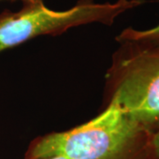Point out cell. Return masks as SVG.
<instances>
[{
  "label": "cell",
  "instance_id": "cell-1",
  "mask_svg": "<svg viewBox=\"0 0 159 159\" xmlns=\"http://www.w3.org/2000/svg\"><path fill=\"white\" fill-rule=\"evenodd\" d=\"M151 134L117 102L109 101L102 112L89 121L35 140L27 158L126 159L146 145Z\"/></svg>",
  "mask_w": 159,
  "mask_h": 159
},
{
  "label": "cell",
  "instance_id": "cell-2",
  "mask_svg": "<svg viewBox=\"0 0 159 159\" xmlns=\"http://www.w3.org/2000/svg\"><path fill=\"white\" fill-rule=\"evenodd\" d=\"M106 74L109 101L154 134L159 128V44L121 42Z\"/></svg>",
  "mask_w": 159,
  "mask_h": 159
},
{
  "label": "cell",
  "instance_id": "cell-3",
  "mask_svg": "<svg viewBox=\"0 0 159 159\" xmlns=\"http://www.w3.org/2000/svg\"><path fill=\"white\" fill-rule=\"evenodd\" d=\"M17 11L0 13V53L40 35H59L79 26L101 23L111 26L125 11L146 3V0H118L115 3H95L79 0L66 11H55L43 0H25Z\"/></svg>",
  "mask_w": 159,
  "mask_h": 159
},
{
  "label": "cell",
  "instance_id": "cell-4",
  "mask_svg": "<svg viewBox=\"0 0 159 159\" xmlns=\"http://www.w3.org/2000/svg\"><path fill=\"white\" fill-rule=\"evenodd\" d=\"M117 42H145L159 44V24L156 27L144 30L135 29L132 27L125 29L116 37Z\"/></svg>",
  "mask_w": 159,
  "mask_h": 159
},
{
  "label": "cell",
  "instance_id": "cell-5",
  "mask_svg": "<svg viewBox=\"0 0 159 159\" xmlns=\"http://www.w3.org/2000/svg\"><path fill=\"white\" fill-rule=\"evenodd\" d=\"M149 142V141H148ZM126 159H157L154 157L153 153L151 149L149 148L148 142L144 145L142 148H140L138 151H136L134 154H133L129 157Z\"/></svg>",
  "mask_w": 159,
  "mask_h": 159
},
{
  "label": "cell",
  "instance_id": "cell-6",
  "mask_svg": "<svg viewBox=\"0 0 159 159\" xmlns=\"http://www.w3.org/2000/svg\"><path fill=\"white\" fill-rule=\"evenodd\" d=\"M148 144L154 157L157 159H159V128L151 134Z\"/></svg>",
  "mask_w": 159,
  "mask_h": 159
},
{
  "label": "cell",
  "instance_id": "cell-7",
  "mask_svg": "<svg viewBox=\"0 0 159 159\" xmlns=\"http://www.w3.org/2000/svg\"><path fill=\"white\" fill-rule=\"evenodd\" d=\"M43 159H66L63 157H46V158H43Z\"/></svg>",
  "mask_w": 159,
  "mask_h": 159
},
{
  "label": "cell",
  "instance_id": "cell-8",
  "mask_svg": "<svg viewBox=\"0 0 159 159\" xmlns=\"http://www.w3.org/2000/svg\"><path fill=\"white\" fill-rule=\"evenodd\" d=\"M0 1H4V0H0ZM9 1H15V0H9ZM20 1H25V0H20Z\"/></svg>",
  "mask_w": 159,
  "mask_h": 159
}]
</instances>
